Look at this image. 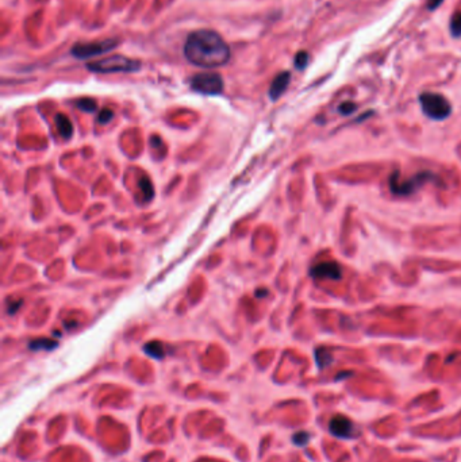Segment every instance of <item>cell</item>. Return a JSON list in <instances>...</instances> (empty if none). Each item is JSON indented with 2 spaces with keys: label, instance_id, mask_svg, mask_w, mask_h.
Listing matches in <instances>:
<instances>
[{
  "label": "cell",
  "instance_id": "obj_1",
  "mask_svg": "<svg viewBox=\"0 0 461 462\" xmlns=\"http://www.w3.org/2000/svg\"><path fill=\"white\" fill-rule=\"evenodd\" d=\"M184 56L191 64L210 69L230 61V47L217 31L196 30L185 41Z\"/></svg>",
  "mask_w": 461,
  "mask_h": 462
},
{
  "label": "cell",
  "instance_id": "obj_2",
  "mask_svg": "<svg viewBox=\"0 0 461 462\" xmlns=\"http://www.w3.org/2000/svg\"><path fill=\"white\" fill-rule=\"evenodd\" d=\"M141 66V61L122 54H114L87 64L88 69L95 73H131L138 72Z\"/></svg>",
  "mask_w": 461,
  "mask_h": 462
},
{
  "label": "cell",
  "instance_id": "obj_3",
  "mask_svg": "<svg viewBox=\"0 0 461 462\" xmlns=\"http://www.w3.org/2000/svg\"><path fill=\"white\" fill-rule=\"evenodd\" d=\"M421 107L424 110L425 115H428L430 119L444 120L452 112L451 103L448 102L447 97L443 95L434 92H425L420 96Z\"/></svg>",
  "mask_w": 461,
  "mask_h": 462
},
{
  "label": "cell",
  "instance_id": "obj_4",
  "mask_svg": "<svg viewBox=\"0 0 461 462\" xmlns=\"http://www.w3.org/2000/svg\"><path fill=\"white\" fill-rule=\"evenodd\" d=\"M119 43L120 42L118 38H108V39H103V41L88 42V43H76L70 49V53H72V56L78 58V60H85L89 57L99 56L103 53L114 50L118 47Z\"/></svg>",
  "mask_w": 461,
  "mask_h": 462
},
{
  "label": "cell",
  "instance_id": "obj_5",
  "mask_svg": "<svg viewBox=\"0 0 461 462\" xmlns=\"http://www.w3.org/2000/svg\"><path fill=\"white\" fill-rule=\"evenodd\" d=\"M191 88L195 92L202 93V95L215 96L223 92V79L221 77V74L212 73V72L198 73L191 79Z\"/></svg>",
  "mask_w": 461,
  "mask_h": 462
},
{
  "label": "cell",
  "instance_id": "obj_6",
  "mask_svg": "<svg viewBox=\"0 0 461 462\" xmlns=\"http://www.w3.org/2000/svg\"><path fill=\"white\" fill-rule=\"evenodd\" d=\"M428 176H430V173L425 172V173H420L418 176H414V179L409 181H401L398 173H394L390 179V187H391V191L394 194L401 195V196L410 195L414 192L418 185L422 184L425 180H428Z\"/></svg>",
  "mask_w": 461,
  "mask_h": 462
},
{
  "label": "cell",
  "instance_id": "obj_7",
  "mask_svg": "<svg viewBox=\"0 0 461 462\" xmlns=\"http://www.w3.org/2000/svg\"><path fill=\"white\" fill-rule=\"evenodd\" d=\"M311 276L315 278H330L340 280L341 278V268L336 262H322L311 269Z\"/></svg>",
  "mask_w": 461,
  "mask_h": 462
},
{
  "label": "cell",
  "instance_id": "obj_8",
  "mask_svg": "<svg viewBox=\"0 0 461 462\" xmlns=\"http://www.w3.org/2000/svg\"><path fill=\"white\" fill-rule=\"evenodd\" d=\"M330 431L340 438H351L355 431V426L345 416H334L330 422Z\"/></svg>",
  "mask_w": 461,
  "mask_h": 462
},
{
  "label": "cell",
  "instance_id": "obj_9",
  "mask_svg": "<svg viewBox=\"0 0 461 462\" xmlns=\"http://www.w3.org/2000/svg\"><path fill=\"white\" fill-rule=\"evenodd\" d=\"M290 72H282V73L277 74L276 77L273 79L272 84H271V88H269V97L272 100H277L287 89L288 84H290Z\"/></svg>",
  "mask_w": 461,
  "mask_h": 462
},
{
  "label": "cell",
  "instance_id": "obj_10",
  "mask_svg": "<svg viewBox=\"0 0 461 462\" xmlns=\"http://www.w3.org/2000/svg\"><path fill=\"white\" fill-rule=\"evenodd\" d=\"M55 120V126H57V129L60 131V134L64 137V138L69 139L73 134V125H72V122L66 115L64 114H57L54 118Z\"/></svg>",
  "mask_w": 461,
  "mask_h": 462
},
{
  "label": "cell",
  "instance_id": "obj_11",
  "mask_svg": "<svg viewBox=\"0 0 461 462\" xmlns=\"http://www.w3.org/2000/svg\"><path fill=\"white\" fill-rule=\"evenodd\" d=\"M76 106L77 108H80L81 111L85 112H93L96 111V102L91 99V97H83V99H78L77 102H76Z\"/></svg>",
  "mask_w": 461,
  "mask_h": 462
},
{
  "label": "cell",
  "instance_id": "obj_12",
  "mask_svg": "<svg viewBox=\"0 0 461 462\" xmlns=\"http://www.w3.org/2000/svg\"><path fill=\"white\" fill-rule=\"evenodd\" d=\"M55 346H57V342L51 341V339H35V341L30 342V349H32V350H39V349L50 350Z\"/></svg>",
  "mask_w": 461,
  "mask_h": 462
},
{
  "label": "cell",
  "instance_id": "obj_13",
  "mask_svg": "<svg viewBox=\"0 0 461 462\" xmlns=\"http://www.w3.org/2000/svg\"><path fill=\"white\" fill-rule=\"evenodd\" d=\"M139 187H141V191H142L143 198H145L146 200L152 199L153 195H154V191H153V185L148 177H142V179H141V181H139Z\"/></svg>",
  "mask_w": 461,
  "mask_h": 462
},
{
  "label": "cell",
  "instance_id": "obj_14",
  "mask_svg": "<svg viewBox=\"0 0 461 462\" xmlns=\"http://www.w3.org/2000/svg\"><path fill=\"white\" fill-rule=\"evenodd\" d=\"M145 351L148 353L149 356L154 357V358H161V357L164 356L161 343H158V342L148 343V345L145 346Z\"/></svg>",
  "mask_w": 461,
  "mask_h": 462
},
{
  "label": "cell",
  "instance_id": "obj_15",
  "mask_svg": "<svg viewBox=\"0 0 461 462\" xmlns=\"http://www.w3.org/2000/svg\"><path fill=\"white\" fill-rule=\"evenodd\" d=\"M451 31L455 37H460L461 35V11L456 12L452 16V22H451Z\"/></svg>",
  "mask_w": 461,
  "mask_h": 462
},
{
  "label": "cell",
  "instance_id": "obj_16",
  "mask_svg": "<svg viewBox=\"0 0 461 462\" xmlns=\"http://www.w3.org/2000/svg\"><path fill=\"white\" fill-rule=\"evenodd\" d=\"M309 54H307V53H306V51H300V53H298V54H296V57H295V66L296 68H298V69H305L306 66H307V64H309Z\"/></svg>",
  "mask_w": 461,
  "mask_h": 462
},
{
  "label": "cell",
  "instance_id": "obj_17",
  "mask_svg": "<svg viewBox=\"0 0 461 462\" xmlns=\"http://www.w3.org/2000/svg\"><path fill=\"white\" fill-rule=\"evenodd\" d=\"M114 118V112L108 110V108H103L102 111L99 112V116H97V120H99V123H108L111 119Z\"/></svg>",
  "mask_w": 461,
  "mask_h": 462
},
{
  "label": "cell",
  "instance_id": "obj_18",
  "mask_svg": "<svg viewBox=\"0 0 461 462\" xmlns=\"http://www.w3.org/2000/svg\"><path fill=\"white\" fill-rule=\"evenodd\" d=\"M355 110H356V106L351 102L342 103L341 107H340V111H341L344 115H349V114H352Z\"/></svg>",
  "mask_w": 461,
  "mask_h": 462
},
{
  "label": "cell",
  "instance_id": "obj_19",
  "mask_svg": "<svg viewBox=\"0 0 461 462\" xmlns=\"http://www.w3.org/2000/svg\"><path fill=\"white\" fill-rule=\"evenodd\" d=\"M443 1H444V0H429V3H428V8L433 11V9L437 8L438 5L441 4Z\"/></svg>",
  "mask_w": 461,
  "mask_h": 462
}]
</instances>
